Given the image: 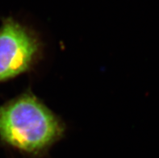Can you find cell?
Wrapping results in <instances>:
<instances>
[{"mask_svg": "<svg viewBox=\"0 0 159 158\" xmlns=\"http://www.w3.org/2000/svg\"><path fill=\"white\" fill-rule=\"evenodd\" d=\"M66 124L31 89L0 106V140L24 158H46Z\"/></svg>", "mask_w": 159, "mask_h": 158, "instance_id": "1", "label": "cell"}, {"mask_svg": "<svg viewBox=\"0 0 159 158\" xmlns=\"http://www.w3.org/2000/svg\"><path fill=\"white\" fill-rule=\"evenodd\" d=\"M44 48L34 28L12 16L4 19L0 27V83L34 70Z\"/></svg>", "mask_w": 159, "mask_h": 158, "instance_id": "2", "label": "cell"}]
</instances>
